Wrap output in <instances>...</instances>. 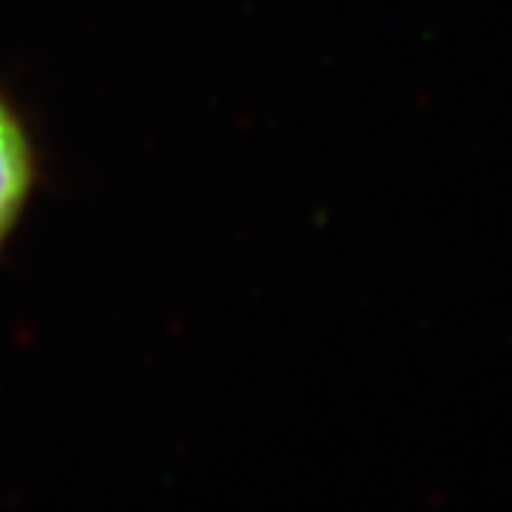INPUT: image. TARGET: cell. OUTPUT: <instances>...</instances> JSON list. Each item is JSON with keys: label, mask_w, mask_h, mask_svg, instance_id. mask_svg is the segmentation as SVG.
Wrapping results in <instances>:
<instances>
[{"label": "cell", "mask_w": 512, "mask_h": 512, "mask_svg": "<svg viewBox=\"0 0 512 512\" xmlns=\"http://www.w3.org/2000/svg\"><path fill=\"white\" fill-rule=\"evenodd\" d=\"M31 189V149L10 105L0 99V241L13 229Z\"/></svg>", "instance_id": "obj_1"}]
</instances>
